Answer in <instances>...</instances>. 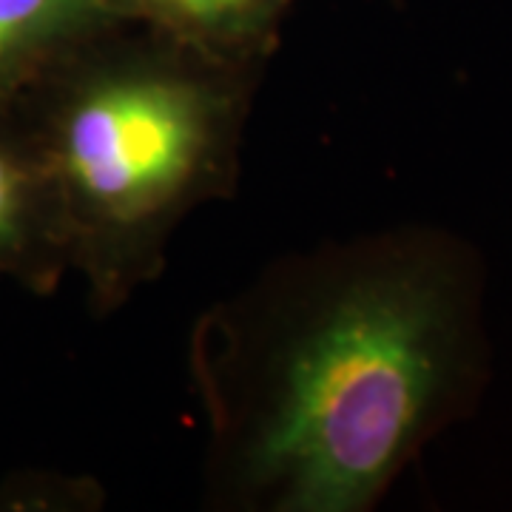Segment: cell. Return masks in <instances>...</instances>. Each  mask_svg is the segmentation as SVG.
I'll list each match as a JSON object with an SVG mask.
<instances>
[{
	"label": "cell",
	"instance_id": "6",
	"mask_svg": "<svg viewBox=\"0 0 512 512\" xmlns=\"http://www.w3.org/2000/svg\"><path fill=\"white\" fill-rule=\"evenodd\" d=\"M163 3H168V6H174V3H177V0H163Z\"/></svg>",
	"mask_w": 512,
	"mask_h": 512
},
{
	"label": "cell",
	"instance_id": "3",
	"mask_svg": "<svg viewBox=\"0 0 512 512\" xmlns=\"http://www.w3.org/2000/svg\"><path fill=\"white\" fill-rule=\"evenodd\" d=\"M114 0H0V94L12 92L60 43Z\"/></svg>",
	"mask_w": 512,
	"mask_h": 512
},
{
	"label": "cell",
	"instance_id": "5",
	"mask_svg": "<svg viewBox=\"0 0 512 512\" xmlns=\"http://www.w3.org/2000/svg\"><path fill=\"white\" fill-rule=\"evenodd\" d=\"M248 0H177L174 9L200 20H220L225 15H234Z\"/></svg>",
	"mask_w": 512,
	"mask_h": 512
},
{
	"label": "cell",
	"instance_id": "1",
	"mask_svg": "<svg viewBox=\"0 0 512 512\" xmlns=\"http://www.w3.org/2000/svg\"><path fill=\"white\" fill-rule=\"evenodd\" d=\"M447 302L424 276L370 282L296 348L256 464L293 507L348 512L382 487L447 370Z\"/></svg>",
	"mask_w": 512,
	"mask_h": 512
},
{
	"label": "cell",
	"instance_id": "2",
	"mask_svg": "<svg viewBox=\"0 0 512 512\" xmlns=\"http://www.w3.org/2000/svg\"><path fill=\"white\" fill-rule=\"evenodd\" d=\"M200 123L194 94L174 83H106L80 94L66 114L60 165L86 200L123 211L183 177Z\"/></svg>",
	"mask_w": 512,
	"mask_h": 512
},
{
	"label": "cell",
	"instance_id": "4",
	"mask_svg": "<svg viewBox=\"0 0 512 512\" xmlns=\"http://www.w3.org/2000/svg\"><path fill=\"white\" fill-rule=\"evenodd\" d=\"M32 220V177L12 151L0 146V256L26 242Z\"/></svg>",
	"mask_w": 512,
	"mask_h": 512
}]
</instances>
